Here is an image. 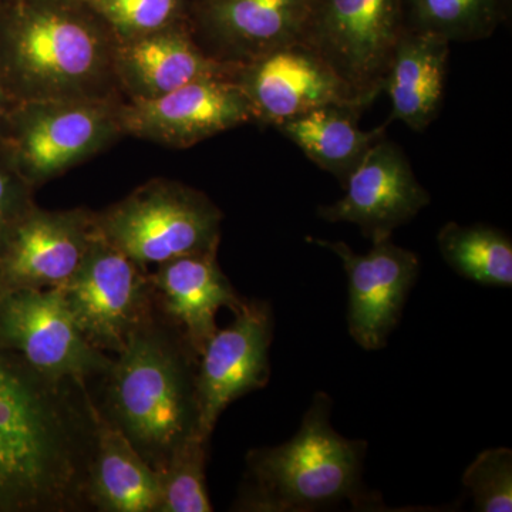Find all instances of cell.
I'll list each match as a JSON object with an SVG mask.
<instances>
[{
	"instance_id": "12",
	"label": "cell",
	"mask_w": 512,
	"mask_h": 512,
	"mask_svg": "<svg viewBox=\"0 0 512 512\" xmlns=\"http://www.w3.org/2000/svg\"><path fill=\"white\" fill-rule=\"evenodd\" d=\"M318 0H190L188 22L214 59L242 64L303 43Z\"/></svg>"
},
{
	"instance_id": "6",
	"label": "cell",
	"mask_w": 512,
	"mask_h": 512,
	"mask_svg": "<svg viewBox=\"0 0 512 512\" xmlns=\"http://www.w3.org/2000/svg\"><path fill=\"white\" fill-rule=\"evenodd\" d=\"M121 103L19 101L0 123V153L33 188L40 187L124 137Z\"/></svg>"
},
{
	"instance_id": "24",
	"label": "cell",
	"mask_w": 512,
	"mask_h": 512,
	"mask_svg": "<svg viewBox=\"0 0 512 512\" xmlns=\"http://www.w3.org/2000/svg\"><path fill=\"white\" fill-rule=\"evenodd\" d=\"M210 440L197 433L174 448L158 471L160 503L157 512H211L205 464Z\"/></svg>"
},
{
	"instance_id": "7",
	"label": "cell",
	"mask_w": 512,
	"mask_h": 512,
	"mask_svg": "<svg viewBox=\"0 0 512 512\" xmlns=\"http://www.w3.org/2000/svg\"><path fill=\"white\" fill-rule=\"evenodd\" d=\"M404 29V0H318L303 45L372 106Z\"/></svg>"
},
{
	"instance_id": "2",
	"label": "cell",
	"mask_w": 512,
	"mask_h": 512,
	"mask_svg": "<svg viewBox=\"0 0 512 512\" xmlns=\"http://www.w3.org/2000/svg\"><path fill=\"white\" fill-rule=\"evenodd\" d=\"M119 40L79 0H12L0 18V73L16 103L124 101Z\"/></svg>"
},
{
	"instance_id": "10",
	"label": "cell",
	"mask_w": 512,
	"mask_h": 512,
	"mask_svg": "<svg viewBox=\"0 0 512 512\" xmlns=\"http://www.w3.org/2000/svg\"><path fill=\"white\" fill-rule=\"evenodd\" d=\"M228 328L218 329L198 360L197 433L210 440L229 404L269 382L274 315L265 301L244 299Z\"/></svg>"
},
{
	"instance_id": "22",
	"label": "cell",
	"mask_w": 512,
	"mask_h": 512,
	"mask_svg": "<svg viewBox=\"0 0 512 512\" xmlns=\"http://www.w3.org/2000/svg\"><path fill=\"white\" fill-rule=\"evenodd\" d=\"M444 261L458 275L487 286H512V242L500 229L447 222L437 234Z\"/></svg>"
},
{
	"instance_id": "5",
	"label": "cell",
	"mask_w": 512,
	"mask_h": 512,
	"mask_svg": "<svg viewBox=\"0 0 512 512\" xmlns=\"http://www.w3.org/2000/svg\"><path fill=\"white\" fill-rule=\"evenodd\" d=\"M224 215L204 192L156 178L106 210L94 212L97 232L148 269L171 259L218 251Z\"/></svg>"
},
{
	"instance_id": "16",
	"label": "cell",
	"mask_w": 512,
	"mask_h": 512,
	"mask_svg": "<svg viewBox=\"0 0 512 512\" xmlns=\"http://www.w3.org/2000/svg\"><path fill=\"white\" fill-rule=\"evenodd\" d=\"M94 232V211L35 205L0 254V291L62 286L79 268Z\"/></svg>"
},
{
	"instance_id": "20",
	"label": "cell",
	"mask_w": 512,
	"mask_h": 512,
	"mask_svg": "<svg viewBox=\"0 0 512 512\" xmlns=\"http://www.w3.org/2000/svg\"><path fill=\"white\" fill-rule=\"evenodd\" d=\"M87 497L99 512H157L160 503L156 471L100 412Z\"/></svg>"
},
{
	"instance_id": "23",
	"label": "cell",
	"mask_w": 512,
	"mask_h": 512,
	"mask_svg": "<svg viewBox=\"0 0 512 512\" xmlns=\"http://www.w3.org/2000/svg\"><path fill=\"white\" fill-rule=\"evenodd\" d=\"M510 0H404L406 26L448 42H476L507 19Z\"/></svg>"
},
{
	"instance_id": "25",
	"label": "cell",
	"mask_w": 512,
	"mask_h": 512,
	"mask_svg": "<svg viewBox=\"0 0 512 512\" xmlns=\"http://www.w3.org/2000/svg\"><path fill=\"white\" fill-rule=\"evenodd\" d=\"M99 16L119 43L188 19L190 0H79Z\"/></svg>"
},
{
	"instance_id": "3",
	"label": "cell",
	"mask_w": 512,
	"mask_h": 512,
	"mask_svg": "<svg viewBox=\"0 0 512 512\" xmlns=\"http://www.w3.org/2000/svg\"><path fill=\"white\" fill-rule=\"evenodd\" d=\"M198 360L156 301L100 379L103 393L94 402L101 416L156 473L178 444L197 433Z\"/></svg>"
},
{
	"instance_id": "18",
	"label": "cell",
	"mask_w": 512,
	"mask_h": 512,
	"mask_svg": "<svg viewBox=\"0 0 512 512\" xmlns=\"http://www.w3.org/2000/svg\"><path fill=\"white\" fill-rule=\"evenodd\" d=\"M217 254L180 256L150 272L158 306L198 357L218 330L217 312L221 308L235 312L244 302L222 272Z\"/></svg>"
},
{
	"instance_id": "19",
	"label": "cell",
	"mask_w": 512,
	"mask_h": 512,
	"mask_svg": "<svg viewBox=\"0 0 512 512\" xmlns=\"http://www.w3.org/2000/svg\"><path fill=\"white\" fill-rule=\"evenodd\" d=\"M450 42L419 30L404 29L383 80L392 101L386 124L402 121L424 131L439 116L446 84Z\"/></svg>"
},
{
	"instance_id": "28",
	"label": "cell",
	"mask_w": 512,
	"mask_h": 512,
	"mask_svg": "<svg viewBox=\"0 0 512 512\" xmlns=\"http://www.w3.org/2000/svg\"><path fill=\"white\" fill-rule=\"evenodd\" d=\"M16 101L10 96L8 86H6L5 79H3L2 73H0V123L5 119L6 114L9 110L15 106Z\"/></svg>"
},
{
	"instance_id": "17",
	"label": "cell",
	"mask_w": 512,
	"mask_h": 512,
	"mask_svg": "<svg viewBox=\"0 0 512 512\" xmlns=\"http://www.w3.org/2000/svg\"><path fill=\"white\" fill-rule=\"evenodd\" d=\"M238 64L198 45L188 19L119 43L116 76L126 100H151L201 79H234Z\"/></svg>"
},
{
	"instance_id": "4",
	"label": "cell",
	"mask_w": 512,
	"mask_h": 512,
	"mask_svg": "<svg viewBox=\"0 0 512 512\" xmlns=\"http://www.w3.org/2000/svg\"><path fill=\"white\" fill-rule=\"evenodd\" d=\"M332 404L329 394L316 393L291 440L249 451L235 511L306 512L342 501L375 507L362 480L367 443L333 429Z\"/></svg>"
},
{
	"instance_id": "8",
	"label": "cell",
	"mask_w": 512,
	"mask_h": 512,
	"mask_svg": "<svg viewBox=\"0 0 512 512\" xmlns=\"http://www.w3.org/2000/svg\"><path fill=\"white\" fill-rule=\"evenodd\" d=\"M57 288L90 345L116 355L156 302L150 271L114 248L97 229L79 268Z\"/></svg>"
},
{
	"instance_id": "14",
	"label": "cell",
	"mask_w": 512,
	"mask_h": 512,
	"mask_svg": "<svg viewBox=\"0 0 512 512\" xmlns=\"http://www.w3.org/2000/svg\"><path fill=\"white\" fill-rule=\"evenodd\" d=\"M311 241L338 255L348 275L350 336L362 349H383L416 284L419 255L394 244L392 238L373 242L366 255L356 254L342 241Z\"/></svg>"
},
{
	"instance_id": "13",
	"label": "cell",
	"mask_w": 512,
	"mask_h": 512,
	"mask_svg": "<svg viewBox=\"0 0 512 512\" xmlns=\"http://www.w3.org/2000/svg\"><path fill=\"white\" fill-rule=\"evenodd\" d=\"M234 82L247 94L255 123L261 126L275 127L329 104L370 106L303 43L238 64Z\"/></svg>"
},
{
	"instance_id": "15",
	"label": "cell",
	"mask_w": 512,
	"mask_h": 512,
	"mask_svg": "<svg viewBox=\"0 0 512 512\" xmlns=\"http://www.w3.org/2000/svg\"><path fill=\"white\" fill-rule=\"evenodd\" d=\"M339 201L319 207L328 222H349L370 241L392 238L430 204V194L413 173L402 148L383 136L376 141L345 184Z\"/></svg>"
},
{
	"instance_id": "27",
	"label": "cell",
	"mask_w": 512,
	"mask_h": 512,
	"mask_svg": "<svg viewBox=\"0 0 512 512\" xmlns=\"http://www.w3.org/2000/svg\"><path fill=\"white\" fill-rule=\"evenodd\" d=\"M32 187L0 153V254L19 222L35 207Z\"/></svg>"
},
{
	"instance_id": "21",
	"label": "cell",
	"mask_w": 512,
	"mask_h": 512,
	"mask_svg": "<svg viewBox=\"0 0 512 512\" xmlns=\"http://www.w3.org/2000/svg\"><path fill=\"white\" fill-rule=\"evenodd\" d=\"M363 110L349 104H329L282 121L274 128L345 187L370 147L386 136L387 124L370 131L359 127Z\"/></svg>"
},
{
	"instance_id": "11",
	"label": "cell",
	"mask_w": 512,
	"mask_h": 512,
	"mask_svg": "<svg viewBox=\"0 0 512 512\" xmlns=\"http://www.w3.org/2000/svg\"><path fill=\"white\" fill-rule=\"evenodd\" d=\"M124 137L188 148L232 128L255 123L247 94L234 79L195 80L151 100L121 103Z\"/></svg>"
},
{
	"instance_id": "26",
	"label": "cell",
	"mask_w": 512,
	"mask_h": 512,
	"mask_svg": "<svg viewBox=\"0 0 512 512\" xmlns=\"http://www.w3.org/2000/svg\"><path fill=\"white\" fill-rule=\"evenodd\" d=\"M463 484L473 495L476 511H512L511 448L498 447L481 451L467 467Z\"/></svg>"
},
{
	"instance_id": "1",
	"label": "cell",
	"mask_w": 512,
	"mask_h": 512,
	"mask_svg": "<svg viewBox=\"0 0 512 512\" xmlns=\"http://www.w3.org/2000/svg\"><path fill=\"white\" fill-rule=\"evenodd\" d=\"M97 407L0 340V512H86Z\"/></svg>"
},
{
	"instance_id": "9",
	"label": "cell",
	"mask_w": 512,
	"mask_h": 512,
	"mask_svg": "<svg viewBox=\"0 0 512 512\" xmlns=\"http://www.w3.org/2000/svg\"><path fill=\"white\" fill-rule=\"evenodd\" d=\"M0 340L53 379L89 384L114 362L84 338L60 288L0 291Z\"/></svg>"
}]
</instances>
